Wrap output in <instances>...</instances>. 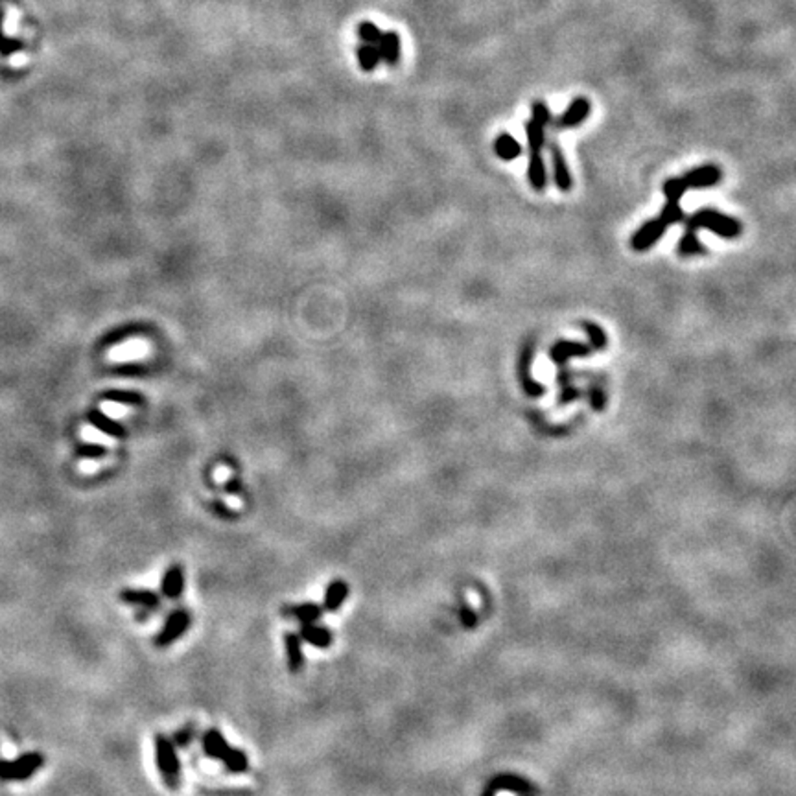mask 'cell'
<instances>
[{"instance_id":"obj_31","label":"cell","mask_w":796,"mask_h":796,"mask_svg":"<svg viewBox=\"0 0 796 796\" xmlns=\"http://www.w3.org/2000/svg\"><path fill=\"white\" fill-rule=\"evenodd\" d=\"M192 739H194V726L188 725V726H185L183 730H179V732H176V734H173L172 743L177 745V747H188V743H190Z\"/></svg>"},{"instance_id":"obj_15","label":"cell","mask_w":796,"mask_h":796,"mask_svg":"<svg viewBox=\"0 0 796 796\" xmlns=\"http://www.w3.org/2000/svg\"><path fill=\"white\" fill-rule=\"evenodd\" d=\"M549 153H551V162H553L555 185L563 192H568L572 188V176H570V168L566 164L563 149L557 142H551L549 144Z\"/></svg>"},{"instance_id":"obj_19","label":"cell","mask_w":796,"mask_h":796,"mask_svg":"<svg viewBox=\"0 0 796 796\" xmlns=\"http://www.w3.org/2000/svg\"><path fill=\"white\" fill-rule=\"evenodd\" d=\"M531 362H533V347H527L525 348L524 356H522V360H520V378H522V384H524V389L525 393L529 396H542L544 393H546V389H544L542 384H539L537 380H533V376L529 374V369H531Z\"/></svg>"},{"instance_id":"obj_12","label":"cell","mask_w":796,"mask_h":796,"mask_svg":"<svg viewBox=\"0 0 796 796\" xmlns=\"http://www.w3.org/2000/svg\"><path fill=\"white\" fill-rule=\"evenodd\" d=\"M687 188H710L721 181V170L716 164H704V166L693 168L687 173L682 176Z\"/></svg>"},{"instance_id":"obj_27","label":"cell","mask_w":796,"mask_h":796,"mask_svg":"<svg viewBox=\"0 0 796 796\" xmlns=\"http://www.w3.org/2000/svg\"><path fill=\"white\" fill-rule=\"evenodd\" d=\"M358 35H360V39H362V43L378 44V41H380V37H381V32H380V28H378L376 24L365 20V23H362L358 26Z\"/></svg>"},{"instance_id":"obj_29","label":"cell","mask_w":796,"mask_h":796,"mask_svg":"<svg viewBox=\"0 0 796 796\" xmlns=\"http://www.w3.org/2000/svg\"><path fill=\"white\" fill-rule=\"evenodd\" d=\"M83 428H85V439L91 444H100V446H105V448H111V446L115 444V439L109 437V435L104 434V431H100V429L94 428V426H83Z\"/></svg>"},{"instance_id":"obj_4","label":"cell","mask_w":796,"mask_h":796,"mask_svg":"<svg viewBox=\"0 0 796 796\" xmlns=\"http://www.w3.org/2000/svg\"><path fill=\"white\" fill-rule=\"evenodd\" d=\"M41 752H26L17 759H0V780L2 782H24L34 776L44 765Z\"/></svg>"},{"instance_id":"obj_5","label":"cell","mask_w":796,"mask_h":796,"mask_svg":"<svg viewBox=\"0 0 796 796\" xmlns=\"http://www.w3.org/2000/svg\"><path fill=\"white\" fill-rule=\"evenodd\" d=\"M662 190L663 194H666V197H668V201H666V207H663L658 218L662 219L668 227L669 225L678 224V221H684L686 216H684V210H682L680 207L682 196H684L687 190L684 179H682V177H671V179H668V181L663 183Z\"/></svg>"},{"instance_id":"obj_18","label":"cell","mask_w":796,"mask_h":796,"mask_svg":"<svg viewBox=\"0 0 796 796\" xmlns=\"http://www.w3.org/2000/svg\"><path fill=\"white\" fill-rule=\"evenodd\" d=\"M348 597V584L341 579H336L326 587L324 592V601H323V611L324 612H338L343 606L345 599Z\"/></svg>"},{"instance_id":"obj_11","label":"cell","mask_w":796,"mask_h":796,"mask_svg":"<svg viewBox=\"0 0 796 796\" xmlns=\"http://www.w3.org/2000/svg\"><path fill=\"white\" fill-rule=\"evenodd\" d=\"M183 590H185V568L179 563H176L168 568L164 575H162L161 594L166 599L177 601L183 596Z\"/></svg>"},{"instance_id":"obj_16","label":"cell","mask_w":796,"mask_h":796,"mask_svg":"<svg viewBox=\"0 0 796 796\" xmlns=\"http://www.w3.org/2000/svg\"><path fill=\"white\" fill-rule=\"evenodd\" d=\"M299 636L300 639H305V642H308V644L317 649H329L332 645V642H334L332 630L329 627H323V625L317 623H302Z\"/></svg>"},{"instance_id":"obj_21","label":"cell","mask_w":796,"mask_h":796,"mask_svg":"<svg viewBox=\"0 0 796 796\" xmlns=\"http://www.w3.org/2000/svg\"><path fill=\"white\" fill-rule=\"evenodd\" d=\"M527 177L534 190L542 192L548 185V176H546V162H544L540 153H529V164H527Z\"/></svg>"},{"instance_id":"obj_3","label":"cell","mask_w":796,"mask_h":796,"mask_svg":"<svg viewBox=\"0 0 796 796\" xmlns=\"http://www.w3.org/2000/svg\"><path fill=\"white\" fill-rule=\"evenodd\" d=\"M155 761L164 785L177 791L181 785V761L176 752V745L166 735H155Z\"/></svg>"},{"instance_id":"obj_14","label":"cell","mask_w":796,"mask_h":796,"mask_svg":"<svg viewBox=\"0 0 796 796\" xmlns=\"http://www.w3.org/2000/svg\"><path fill=\"white\" fill-rule=\"evenodd\" d=\"M376 47L378 52H380V61H384L389 67H396L398 65L402 54L400 35L396 34V32H386V34H381Z\"/></svg>"},{"instance_id":"obj_26","label":"cell","mask_w":796,"mask_h":796,"mask_svg":"<svg viewBox=\"0 0 796 796\" xmlns=\"http://www.w3.org/2000/svg\"><path fill=\"white\" fill-rule=\"evenodd\" d=\"M4 8H0V54L2 56H11V54L19 52V50H23V43L20 41H17V39H10L6 37L4 34H2V23H4Z\"/></svg>"},{"instance_id":"obj_22","label":"cell","mask_w":796,"mask_h":796,"mask_svg":"<svg viewBox=\"0 0 796 796\" xmlns=\"http://www.w3.org/2000/svg\"><path fill=\"white\" fill-rule=\"evenodd\" d=\"M494 152L503 161H515L516 157L522 155V146L513 135L501 133L498 135L496 142H494Z\"/></svg>"},{"instance_id":"obj_25","label":"cell","mask_w":796,"mask_h":796,"mask_svg":"<svg viewBox=\"0 0 796 796\" xmlns=\"http://www.w3.org/2000/svg\"><path fill=\"white\" fill-rule=\"evenodd\" d=\"M582 330L588 334V339H590V348L592 350H603V348H606V334L605 330L601 329L599 324L596 323H590V321H582L581 323Z\"/></svg>"},{"instance_id":"obj_2","label":"cell","mask_w":796,"mask_h":796,"mask_svg":"<svg viewBox=\"0 0 796 796\" xmlns=\"http://www.w3.org/2000/svg\"><path fill=\"white\" fill-rule=\"evenodd\" d=\"M203 752L207 758L221 761L233 774H243L249 771V758L242 749H234L218 728H209L201 737Z\"/></svg>"},{"instance_id":"obj_30","label":"cell","mask_w":796,"mask_h":796,"mask_svg":"<svg viewBox=\"0 0 796 796\" xmlns=\"http://www.w3.org/2000/svg\"><path fill=\"white\" fill-rule=\"evenodd\" d=\"M102 411H104L109 419H124V417L129 415L131 408H129L128 404H122V402L107 400L102 404Z\"/></svg>"},{"instance_id":"obj_24","label":"cell","mask_w":796,"mask_h":796,"mask_svg":"<svg viewBox=\"0 0 796 796\" xmlns=\"http://www.w3.org/2000/svg\"><path fill=\"white\" fill-rule=\"evenodd\" d=\"M358 61L362 71L365 72L374 71V68L378 67V63H380V52H378L376 44L363 43L362 47L358 48Z\"/></svg>"},{"instance_id":"obj_23","label":"cell","mask_w":796,"mask_h":796,"mask_svg":"<svg viewBox=\"0 0 796 796\" xmlns=\"http://www.w3.org/2000/svg\"><path fill=\"white\" fill-rule=\"evenodd\" d=\"M525 135H527V144H529V153H540L546 146V128L539 122L529 118L525 122Z\"/></svg>"},{"instance_id":"obj_8","label":"cell","mask_w":796,"mask_h":796,"mask_svg":"<svg viewBox=\"0 0 796 796\" xmlns=\"http://www.w3.org/2000/svg\"><path fill=\"white\" fill-rule=\"evenodd\" d=\"M590 111H592L590 100L584 98V96H579V98H573V100L570 102L566 111H564L561 116H557L551 124L555 125V129L577 128V125H581L582 122L588 118Z\"/></svg>"},{"instance_id":"obj_7","label":"cell","mask_w":796,"mask_h":796,"mask_svg":"<svg viewBox=\"0 0 796 796\" xmlns=\"http://www.w3.org/2000/svg\"><path fill=\"white\" fill-rule=\"evenodd\" d=\"M152 343L146 338H129L109 348L107 360L113 363H129L146 360L152 354Z\"/></svg>"},{"instance_id":"obj_9","label":"cell","mask_w":796,"mask_h":796,"mask_svg":"<svg viewBox=\"0 0 796 796\" xmlns=\"http://www.w3.org/2000/svg\"><path fill=\"white\" fill-rule=\"evenodd\" d=\"M666 231H668V225L663 224L662 219L660 218L651 219V221L642 225V227L632 234V238H630V247L635 249V251H647V249L653 247L658 240L662 238Z\"/></svg>"},{"instance_id":"obj_17","label":"cell","mask_w":796,"mask_h":796,"mask_svg":"<svg viewBox=\"0 0 796 796\" xmlns=\"http://www.w3.org/2000/svg\"><path fill=\"white\" fill-rule=\"evenodd\" d=\"M284 647H286V660L290 673H299L305 668V654H302V644L300 636L295 632H286L284 635Z\"/></svg>"},{"instance_id":"obj_6","label":"cell","mask_w":796,"mask_h":796,"mask_svg":"<svg viewBox=\"0 0 796 796\" xmlns=\"http://www.w3.org/2000/svg\"><path fill=\"white\" fill-rule=\"evenodd\" d=\"M192 623V616L186 608H177L172 614L168 616V620L164 621L162 629L159 630L157 638H155V645L159 649L170 647L172 644H176L177 639H181L188 627Z\"/></svg>"},{"instance_id":"obj_13","label":"cell","mask_w":796,"mask_h":796,"mask_svg":"<svg viewBox=\"0 0 796 796\" xmlns=\"http://www.w3.org/2000/svg\"><path fill=\"white\" fill-rule=\"evenodd\" d=\"M590 353H592L590 345L579 343V341H558V343H555L553 347H551L549 356H551V360H553L558 367H561V365H564L568 360L587 358V356H590Z\"/></svg>"},{"instance_id":"obj_10","label":"cell","mask_w":796,"mask_h":796,"mask_svg":"<svg viewBox=\"0 0 796 796\" xmlns=\"http://www.w3.org/2000/svg\"><path fill=\"white\" fill-rule=\"evenodd\" d=\"M118 597L120 601H124L125 605L142 608L146 614L157 611L159 605H161V596L153 590H146V588H124L118 594Z\"/></svg>"},{"instance_id":"obj_28","label":"cell","mask_w":796,"mask_h":796,"mask_svg":"<svg viewBox=\"0 0 796 796\" xmlns=\"http://www.w3.org/2000/svg\"><path fill=\"white\" fill-rule=\"evenodd\" d=\"M531 118H533L534 122L542 124L544 128H548V125L553 122V116H551V111H549V107L540 100H537V102H533V104H531Z\"/></svg>"},{"instance_id":"obj_20","label":"cell","mask_w":796,"mask_h":796,"mask_svg":"<svg viewBox=\"0 0 796 796\" xmlns=\"http://www.w3.org/2000/svg\"><path fill=\"white\" fill-rule=\"evenodd\" d=\"M282 614L284 616H290V618H295L297 621H300V623H317V621L323 618L324 611L323 606L317 605V603H300V605H293V606H288V608H284L282 611Z\"/></svg>"},{"instance_id":"obj_1","label":"cell","mask_w":796,"mask_h":796,"mask_svg":"<svg viewBox=\"0 0 796 796\" xmlns=\"http://www.w3.org/2000/svg\"><path fill=\"white\" fill-rule=\"evenodd\" d=\"M684 224H686V233H684L677 247L678 255H682V257L706 255V247L697 238V231L699 229H708L711 233H716L717 236H721V238L726 240L737 238L741 231H743L739 219L723 214V212L714 209L697 210L695 214H692L690 218H684Z\"/></svg>"}]
</instances>
